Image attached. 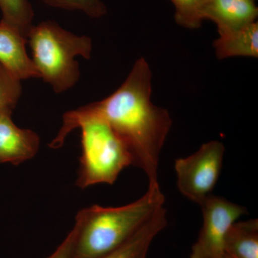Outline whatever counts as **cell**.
<instances>
[{
    "mask_svg": "<svg viewBox=\"0 0 258 258\" xmlns=\"http://www.w3.org/2000/svg\"><path fill=\"white\" fill-rule=\"evenodd\" d=\"M152 73L145 58L134 63L124 82L102 101L83 106L100 115L128 149L132 166L144 171L149 187H160L159 157L172 120L166 108L152 101Z\"/></svg>",
    "mask_w": 258,
    "mask_h": 258,
    "instance_id": "6da1fadb",
    "label": "cell"
},
{
    "mask_svg": "<svg viewBox=\"0 0 258 258\" xmlns=\"http://www.w3.org/2000/svg\"><path fill=\"white\" fill-rule=\"evenodd\" d=\"M76 128L81 130L76 186L85 189L93 185L114 184L120 172L132 165V157L121 139L100 115L83 106L66 112L62 126L49 147H62L67 136Z\"/></svg>",
    "mask_w": 258,
    "mask_h": 258,
    "instance_id": "7a4b0ae2",
    "label": "cell"
},
{
    "mask_svg": "<svg viewBox=\"0 0 258 258\" xmlns=\"http://www.w3.org/2000/svg\"><path fill=\"white\" fill-rule=\"evenodd\" d=\"M160 187L148 188L142 198L116 208L92 205L78 212L73 258H98L120 247L164 207Z\"/></svg>",
    "mask_w": 258,
    "mask_h": 258,
    "instance_id": "3957f363",
    "label": "cell"
},
{
    "mask_svg": "<svg viewBox=\"0 0 258 258\" xmlns=\"http://www.w3.org/2000/svg\"><path fill=\"white\" fill-rule=\"evenodd\" d=\"M27 40L40 79L57 93L68 91L79 81L81 73L75 57L82 56L88 60L92 52L91 37L75 35L51 20L33 25Z\"/></svg>",
    "mask_w": 258,
    "mask_h": 258,
    "instance_id": "277c9868",
    "label": "cell"
},
{
    "mask_svg": "<svg viewBox=\"0 0 258 258\" xmlns=\"http://www.w3.org/2000/svg\"><path fill=\"white\" fill-rule=\"evenodd\" d=\"M225 151L222 142L211 141L189 157L176 159L177 187L185 198L201 205L212 195L221 173Z\"/></svg>",
    "mask_w": 258,
    "mask_h": 258,
    "instance_id": "5b68a950",
    "label": "cell"
},
{
    "mask_svg": "<svg viewBox=\"0 0 258 258\" xmlns=\"http://www.w3.org/2000/svg\"><path fill=\"white\" fill-rule=\"evenodd\" d=\"M203 223L198 240L191 247L190 258H220L225 254L224 244L227 232L247 209L210 195L200 205Z\"/></svg>",
    "mask_w": 258,
    "mask_h": 258,
    "instance_id": "8992f818",
    "label": "cell"
},
{
    "mask_svg": "<svg viewBox=\"0 0 258 258\" xmlns=\"http://www.w3.org/2000/svg\"><path fill=\"white\" fill-rule=\"evenodd\" d=\"M13 110L0 109V164L18 166L35 157L40 140L36 132L15 124L12 118Z\"/></svg>",
    "mask_w": 258,
    "mask_h": 258,
    "instance_id": "52a82bcc",
    "label": "cell"
},
{
    "mask_svg": "<svg viewBox=\"0 0 258 258\" xmlns=\"http://www.w3.org/2000/svg\"><path fill=\"white\" fill-rule=\"evenodd\" d=\"M258 8L253 0H207L203 20L217 25L219 35L239 30L256 22Z\"/></svg>",
    "mask_w": 258,
    "mask_h": 258,
    "instance_id": "ba28073f",
    "label": "cell"
},
{
    "mask_svg": "<svg viewBox=\"0 0 258 258\" xmlns=\"http://www.w3.org/2000/svg\"><path fill=\"white\" fill-rule=\"evenodd\" d=\"M27 43L28 40L21 32L0 21V64L20 81L40 79L27 52Z\"/></svg>",
    "mask_w": 258,
    "mask_h": 258,
    "instance_id": "9c48e42d",
    "label": "cell"
},
{
    "mask_svg": "<svg viewBox=\"0 0 258 258\" xmlns=\"http://www.w3.org/2000/svg\"><path fill=\"white\" fill-rule=\"evenodd\" d=\"M166 225L167 217L164 206L126 242L111 252L98 258H147L153 241Z\"/></svg>",
    "mask_w": 258,
    "mask_h": 258,
    "instance_id": "30bf717a",
    "label": "cell"
},
{
    "mask_svg": "<svg viewBox=\"0 0 258 258\" xmlns=\"http://www.w3.org/2000/svg\"><path fill=\"white\" fill-rule=\"evenodd\" d=\"M213 46L217 57L220 60L234 57L257 58V22L235 31L219 35Z\"/></svg>",
    "mask_w": 258,
    "mask_h": 258,
    "instance_id": "8fae6325",
    "label": "cell"
},
{
    "mask_svg": "<svg viewBox=\"0 0 258 258\" xmlns=\"http://www.w3.org/2000/svg\"><path fill=\"white\" fill-rule=\"evenodd\" d=\"M225 253L232 258H258V220L236 221L227 232Z\"/></svg>",
    "mask_w": 258,
    "mask_h": 258,
    "instance_id": "7c38bea8",
    "label": "cell"
},
{
    "mask_svg": "<svg viewBox=\"0 0 258 258\" xmlns=\"http://www.w3.org/2000/svg\"><path fill=\"white\" fill-rule=\"evenodd\" d=\"M1 21L21 32L26 37L33 24L34 11L29 0H0Z\"/></svg>",
    "mask_w": 258,
    "mask_h": 258,
    "instance_id": "4fadbf2b",
    "label": "cell"
},
{
    "mask_svg": "<svg viewBox=\"0 0 258 258\" xmlns=\"http://www.w3.org/2000/svg\"><path fill=\"white\" fill-rule=\"evenodd\" d=\"M174 7V19L180 26L198 29L204 21L203 12L207 0H171Z\"/></svg>",
    "mask_w": 258,
    "mask_h": 258,
    "instance_id": "5bb4252c",
    "label": "cell"
},
{
    "mask_svg": "<svg viewBox=\"0 0 258 258\" xmlns=\"http://www.w3.org/2000/svg\"><path fill=\"white\" fill-rule=\"evenodd\" d=\"M22 94L21 81L0 64V109H15Z\"/></svg>",
    "mask_w": 258,
    "mask_h": 258,
    "instance_id": "9a60e30c",
    "label": "cell"
},
{
    "mask_svg": "<svg viewBox=\"0 0 258 258\" xmlns=\"http://www.w3.org/2000/svg\"><path fill=\"white\" fill-rule=\"evenodd\" d=\"M42 2L52 8L83 12L93 18H102L107 13L106 5L101 0H42Z\"/></svg>",
    "mask_w": 258,
    "mask_h": 258,
    "instance_id": "2e32d148",
    "label": "cell"
},
{
    "mask_svg": "<svg viewBox=\"0 0 258 258\" xmlns=\"http://www.w3.org/2000/svg\"><path fill=\"white\" fill-rule=\"evenodd\" d=\"M76 236H77V227L74 225L72 230L69 232L62 243L46 258H73Z\"/></svg>",
    "mask_w": 258,
    "mask_h": 258,
    "instance_id": "e0dca14e",
    "label": "cell"
},
{
    "mask_svg": "<svg viewBox=\"0 0 258 258\" xmlns=\"http://www.w3.org/2000/svg\"><path fill=\"white\" fill-rule=\"evenodd\" d=\"M220 258H232V257H230V256L227 255V254L225 253L223 254V255H222V257H221Z\"/></svg>",
    "mask_w": 258,
    "mask_h": 258,
    "instance_id": "ac0fdd59",
    "label": "cell"
},
{
    "mask_svg": "<svg viewBox=\"0 0 258 258\" xmlns=\"http://www.w3.org/2000/svg\"><path fill=\"white\" fill-rule=\"evenodd\" d=\"M253 1H255V0H253Z\"/></svg>",
    "mask_w": 258,
    "mask_h": 258,
    "instance_id": "d6986e66",
    "label": "cell"
}]
</instances>
